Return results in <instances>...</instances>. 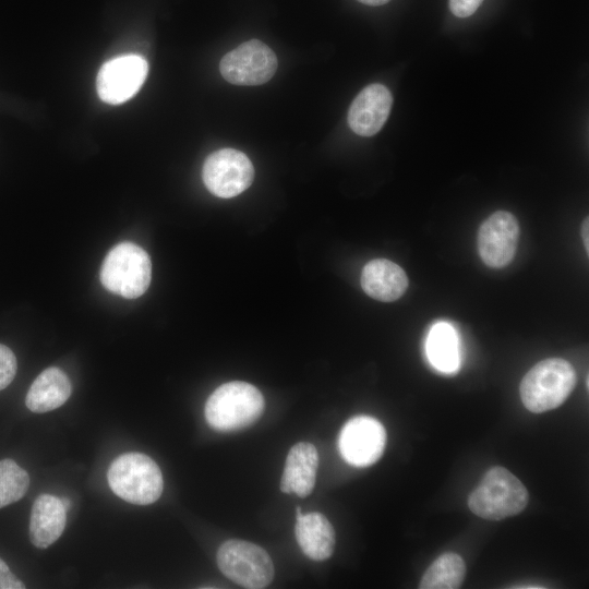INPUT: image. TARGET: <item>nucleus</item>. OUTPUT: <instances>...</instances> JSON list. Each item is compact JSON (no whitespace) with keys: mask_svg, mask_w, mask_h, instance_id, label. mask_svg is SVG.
<instances>
[{"mask_svg":"<svg viewBox=\"0 0 589 589\" xmlns=\"http://www.w3.org/2000/svg\"><path fill=\"white\" fill-rule=\"evenodd\" d=\"M574 366L562 358H548L533 365L522 377L519 394L524 406L541 413L561 406L576 386Z\"/></svg>","mask_w":589,"mask_h":589,"instance_id":"obj_1","label":"nucleus"},{"mask_svg":"<svg viewBox=\"0 0 589 589\" xmlns=\"http://www.w3.org/2000/svg\"><path fill=\"white\" fill-rule=\"evenodd\" d=\"M529 494L521 481L504 467L490 468L470 493L469 509L486 520H502L522 512Z\"/></svg>","mask_w":589,"mask_h":589,"instance_id":"obj_2","label":"nucleus"},{"mask_svg":"<svg viewBox=\"0 0 589 589\" xmlns=\"http://www.w3.org/2000/svg\"><path fill=\"white\" fill-rule=\"evenodd\" d=\"M264 410L262 393L247 382H229L217 387L205 404V418L215 430L230 432L255 422Z\"/></svg>","mask_w":589,"mask_h":589,"instance_id":"obj_3","label":"nucleus"},{"mask_svg":"<svg viewBox=\"0 0 589 589\" xmlns=\"http://www.w3.org/2000/svg\"><path fill=\"white\" fill-rule=\"evenodd\" d=\"M116 495L136 505L156 502L163 492V474L157 464L141 453H127L116 458L107 472Z\"/></svg>","mask_w":589,"mask_h":589,"instance_id":"obj_4","label":"nucleus"},{"mask_svg":"<svg viewBox=\"0 0 589 589\" xmlns=\"http://www.w3.org/2000/svg\"><path fill=\"white\" fill-rule=\"evenodd\" d=\"M151 278L148 254L132 242L115 245L107 253L100 269L104 287L127 299L141 297L147 290Z\"/></svg>","mask_w":589,"mask_h":589,"instance_id":"obj_5","label":"nucleus"},{"mask_svg":"<svg viewBox=\"0 0 589 589\" xmlns=\"http://www.w3.org/2000/svg\"><path fill=\"white\" fill-rule=\"evenodd\" d=\"M216 560L220 572L244 588H266L274 578V564L269 555L263 548L245 540L224 542Z\"/></svg>","mask_w":589,"mask_h":589,"instance_id":"obj_6","label":"nucleus"},{"mask_svg":"<svg viewBox=\"0 0 589 589\" xmlns=\"http://www.w3.org/2000/svg\"><path fill=\"white\" fill-rule=\"evenodd\" d=\"M278 67L277 57L264 43L250 39L227 52L219 71L231 84L253 86L268 82Z\"/></svg>","mask_w":589,"mask_h":589,"instance_id":"obj_7","label":"nucleus"},{"mask_svg":"<svg viewBox=\"0 0 589 589\" xmlns=\"http://www.w3.org/2000/svg\"><path fill=\"white\" fill-rule=\"evenodd\" d=\"M202 176L204 184L212 194L230 199L251 185L254 168L244 153L233 148H223L206 158Z\"/></svg>","mask_w":589,"mask_h":589,"instance_id":"obj_8","label":"nucleus"},{"mask_svg":"<svg viewBox=\"0 0 589 589\" xmlns=\"http://www.w3.org/2000/svg\"><path fill=\"white\" fill-rule=\"evenodd\" d=\"M147 72V61L141 56L124 55L113 58L104 63L98 72L97 94L107 104H122L139 92Z\"/></svg>","mask_w":589,"mask_h":589,"instance_id":"obj_9","label":"nucleus"},{"mask_svg":"<svg viewBox=\"0 0 589 589\" xmlns=\"http://www.w3.org/2000/svg\"><path fill=\"white\" fill-rule=\"evenodd\" d=\"M386 431L383 424L369 416L351 418L342 426L338 448L342 458L356 467L376 462L385 448Z\"/></svg>","mask_w":589,"mask_h":589,"instance_id":"obj_10","label":"nucleus"},{"mask_svg":"<svg viewBox=\"0 0 589 589\" xmlns=\"http://www.w3.org/2000/svg\"><path fill=\"white\" fill-rule=\"evenodd\" d=\"M519 225L506 211H497L486 217L478 231V252L482 262L492 268L507 266L516 254Z\"/></svg>","mask_w":589,"mask_h":589,"instance_id":"obj_11","label":"nucleus"},{"mask_svg":"<svg viewBox=\"0 0 589 589\" xmlns=\"http://www.w3.org/2000/svg\"><path fill=\"white\" fill-rule=\"evenodd\" d=\"M393 105L389 89L380 83L364 87L353 99L348 111V124L358 135L372 136L386 122Z\"/></svg>","mask_w":589,"mask_h":589,"instance_id":"obj_12","label":"nucleus"},{"mask_svg":"<svg viewBox=\"0 0 589 589\" xmlns=\"http://www.w3.org/2000/svg\"><path fill=\"white\" fill-rule=\"evenodd\" d=\"M408 284L405 271L386 259L372 260L362 269V289L369 297L382 302L399 299L407 290Z\"/></svg>","mask_w":589,"mask_h":589,"instance_id":"obj_13","label":"nucleus"},{"mask_svg":"<svg viewBox=\"0 0 589 589\" xmlns=\"http://www.w3.org/2000/svg\"><path fill=\"white\" fill-rule=\"evenodd\" d=\"M318 466L315 446L308 442L293 445L287 456L280 480L281 492L305 497L313 491Z\"/></svg>","mask_w":589,"mask_h":589,"instance_id":"obj_14","label":"nucleus"},{"mask_svg":"<svg viewBox=\"0 0 589 589\" xmlns=\"http://www.w3.org/2000/svg\"><path fill=\"white\" fill-rule=\"evenodd\" d=\"M294 534L300 549L311 560L324 561L334 552L335 531L321 513L302 514L297 506Z\"/></svg>","mask_w":589,"mask_h":589,"instance_id":"obj_15","label":"nucleus"},{"mask_svg":"<svg viewBox=\"0 0 589 589\" xmlns=\"http://www.w3.org/2000/svg\"><path fill=\"white\" fill-rule=\"evenodd\" d=\"M67 521V509L61 500L50 494L39 495L32 507L29 540L39 549H46L59 539Z\"/></svg>","mask_w":589,"mask_h":589,"instance_id":"obj_16","label":"nucleus"},{"mask_svg":"<svg viewBox=\"0 0 589 589\" xmlns=\"http://www.w3.org/2000/svg\"><path fill=\"white\" fill-rule=\"evenodd\" d=\"M71 395V383L67 374L51 366L44 370L31 385L25 404L36 413L51 411L62 406Z\"/></svg>","mask_w":589,"mask_h":589,"instance_id":"obj_17","label":"nucleus"},{"mask_svg":"<svg viewBox=\"0 0 589 589\" xmlns=\"http://www.w3.org/2000/svg\"><path fill=\"white\" fill-rule=\"evenodd\" d=\"M426 352L430 362L442 372H454L459 364L458 341L447 323L435 324L428 337Z\"/></svg>","mask_w":589,"mask_h":589,"instance_id":"obj_18","label":"nucleus"},{"mask_svg":"<svg viewBox=\"0 0 589 589\" xmlns=\"http://www.w3.org/2000/svg\"><path fill=\"white\" fill-rule=\"evenodd\" d=\"M466 564L456 553L447 552L438 556L424 572L419 588L456 589L465 579Z\"/></svg>","mask_w":589,"mask_h":589,"instance_id":"obj_19","label":"nucleus"},{"mask_svg":"<svg viewBox=\"0 0 589 589\" xmlns=\"http://www.w3.org/2000/svg\"><path fill=\"white\" fill-rule=\"evenodd\" d=\"M29 486V477L12 459L0 460V508L21 500Z\"/></svg>","mask_w":589,"mask_h":589,"instance_id":"obj_20","label":"nucleus"},{"mask_svg":"<svg viewBox=\"0 0 589 589\" xmlns=\"http://www.w3.org/2000/svg\"><path fill=\"white\" fill-rule=\"evenodd\" d=\"M17 369L16 358L12 350L0 344V390L14 378Z\"/></svg>","mask_w":589,"mask_h":589,"instance_id":"obj_21","label":"nucleus"},{"mask_svg":"<svg viewBox=\"0 0 589 589\" xmlns=\"http://www.w3.org/2000/svg\"><path fill=\"white\" fill-rule=\"evenodd\" d=\"M482 1L483 0H449V9L457 17H468L478 10Z\"/></svg>","mask_w":589,"mask_h":589,"instance_id":"obj_22","label":"nucleus"},{"mask_svg":"<svg viewBox=\"0 0 589 589\" xmlns=\"http://www.w3.org/2000/svg\"><path fill=\"white\" fill-rule=\"evenodd\" d=\"M25 585L10 570L8 565L0 558V589H24Z\"/></svg>","mask_w":589,"mask_h":589,"instance_id":"obj_23","label":"nucleus"},{"mask_svg":"<svg viewBox=\"0 0 589 589\" xmlns=\"http://www.w3.org/2000/svg\"><path fill=\"white\" fill-rule=\"evenodd\" d=\"M588 217H586L582 221V225H581V237H582V241H584V245L586 248V251L587 253H589V239H588V229H589V223H588Z\"/></svg>","mask_w":589,"mask_h":589,"instance_id":"obj_24","label":"nucleus"},{"mask_svg":"<svg viewBox=\"0 0 589 589\" xmlns=\"http://www.w3.org/2000/svg\"><path fill=\"white\" fill-rule=\"evenodd\" d=\"M357 1H359V2H361L363 4H366V5L376 7V5L385 4L390 0H357Z\"/></svg>","mask_w":589,"mask_h":589,"instance_id":"obj_25","label":"nucleus"},{"mask_svg":"<svg viewBox=\"0 0 589 589\" xmlns=\"http://www.w3.org/2000/svg\"><path fill=\"white\" fill-rule=\"evenodd\" d=\"M60 500H61L64 508L68 510L70 508V505H71L70 500L67 498V497H63V498H60Z\"/></svg>","mask_w":589,"mask_h":589,"instance_id":"obj_26","label":"nucleus"}]
</instances>
